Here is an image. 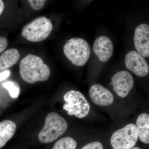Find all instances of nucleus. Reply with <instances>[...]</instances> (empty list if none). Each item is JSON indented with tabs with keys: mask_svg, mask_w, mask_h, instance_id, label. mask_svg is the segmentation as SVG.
I'll return each instance as SVG.
<instances>
[{
	"mask_svg": "<svg viewBox=\"0 0 149 149\" xmlns=\"http://www.w3.org/2000/svg\"><path fill=\"white\" fill-rule=\"evenodd\" d=\"M3 86L8 91L10 95L12 98H17L18 97L20 93V88L17 83L13 81H7L3 83Z\"/></svg>",
	"mask_w": 149,
	"mask_h": 149,
	"instance_id": "dca6fc26",
	"label": "nucleus"
},
{
	"mask_svg": "<svg viewBox=\"0 0 149 149\" xmlns=\"http://www.w3.org/2000/svg\"><path fill=\"white\" fill-rule=\"evenodd\" d=\"M52 21L45 17H40L26 24L22 32L24 38L31 42L46 40L53 29Z\"/></svg>",
	"mask_w": 149,
	"mask_h": 149,
	"instance_id": "20e7f679",
	"label": "nucleus"
},
{
	"mask_svg": "<svg viewBox=\"0 0 149 149\" xmlns=\"http://www.w3.org/2000/svg\"><path fill=\"white\" fill-rule=\"evenodd\" d=\"M125 64L126 68L140 77L148 75L149 66L145 58L137 52L132 51L125 56Z\"/></svg>",
	"mask_w": 149,
	"mask_h": 149,
	"instance_id": "6e6552de",
	"label": "nucleus"
},
{
	"mask_svg": "<svg viewBox=\"0 0 149 149\" xmlns=\"http://www.w3.org/2000/svg\"><path fill=\"white\" fill-rule=\"evenodd\" d=\"M138 138L136 125L130 123L113 134L111 144L113 149H130L135 146Z\"/></svg>",
	"mask_w": 149,
	"mask_h": 149,
	"instance_id": "423d86ee",
	"label": "nucleus"
},
{
	"mask_svg": "<svg viewBox=\"0 0 149 149\" xmlns=\"http://www.w3.org/2000/svg\"><path fill=\"white\" fill-rule=\"evenodd\" d=\"M5 8L4 3L3 1L0 0V15L2 13Z\"/></svg>",
	"mask_w": 149,
	"mask_h": 149,
	"instance_id": "412c9836",
	"label": "nucleus"
},
{
	"mask_svg": "<svg viewBox=\"0 0 149 149\" xmlns=\"http://www.w3.org/2000/svg\"><path fill=\"white\" fill-rule=\"evenodd\" d=\"M19 73L24 81L30 84L48 80L50 76L49 68L42 59L35 55H27L19 63Z\"/></svg>",
	"mask_w": 149,
	"mask_h": 149,
	"instance_id": "f257e3e1",
	"label": "nucleus"
},
{
	"mask_svg": "<svg viewBox=\"0 0 149 149\" xmlns=\"http://www.w3.org/2000/svg\"><path fill=\"white\" fill-rule=\"evenodd\" d=\"M11 72L9 70H5L0 73V82L6 79L10 75Z\"/></svg>",
	"mask_w": 149,
	"mask_h": 149,
	"instance_id": "aec40b11",
	"label": "nucleus"
},
{
	"mask_svg": "<svg viewBox=\"0 0 149 149\" xmlns=\"http://www.w3.org/2000/svg\"><path fill=\"white\" fill-rule=\"evenodd\" d=\"M77 146L75 140L71 137H67L56 142L52 149H75Z\"/></svg>",
	"mask_w": 149,
	"mask_h": 149,
	"instance_id": "2eb2a0df",
	"label": "nucleus"
},
{
	"mask_svg": "<svg viewBox=\"0 0 149 149\" xmlns=\"http://www.w3.org/2000/svg\"><path fill=\"white\" fill-rule=\"evenodd\" d=\"M91 47L88 42L80 38L68 40L63 47L65 56L74 65L82 66L86 64L91 54Z\"/></svg>",
	"mask_w": 149,
	"mask_h": 149,
	"instance_id": "7ed1b4c3",
	"label": "nucleus"
},
{
	"mask_svg": "<svg viewBox=\"0 0 149 149\" xmlns=\"http://www.w3.org/2000/svg\"><path fill=\"white\" fill-rule=\"evenodd\" d=\"M111 85L118 95L125 97L133 88L134 80L132 75L125 70L115 74L111 79Z\"/></svg>",
	"mask_w": 149,
	"mask_h": 149,
	"instance_id": "0eeeda50",
	"label": "nucleus"
},
{
	"mask_svg": "<svg viewBox=\"0 0 149 149\" xmlns=\"http://www.w3.org/2000/svg\"><path fill=\"white\" fill-rule=\"evenodd\" d=\"M67 128L64 118L56 113H50L47 115L44 127L39 133V141L44 143L53 142L64 134Z\"/></svg>",
	"mask_w": 149,
	"mask_h": 149,
	"instance_id": "f03ea898",
	"label": "nucleus"
},
{
	"mask_svg": "<svg viewBox=\"0 0 149 149\" xmlns=\"http://www.w3.org/2000/svg\"><path fill=\"white\" fill-rule=\"evenodd\" d=\"M130 149H141L140 148H138V147H133V148Z\"/></svg>",
	"mask_w": 149,
	"mask_h": 149,
	"instance_id": "4be33fe9",
	"label": "nucleus"
},
{
	"mask_svg": "<svg viewBox=\"0 0 149 149\" xmlns=\"http://www.w3.org/2000/svg\"><path fill=\"white\" fill-rule=\"evenodd\" d=\"M8 44V42L5 37H0V54L6 49Z\"/></svg>",
	"mask_w": 149,
	"mask_h": 149,
	"instance_id": "6ab92c4d",
	"label": "nucleus"
},
{
	"mask_svg": "<svg viewBox=\"0 0 149 149\" xmlns=\"http://www.w3.org/2000/svg\"><path fill=\"white\" fill-rule=\"evenodd\" d=\"M81 149H104V148L100 142H94L85 145Z\"/></svg>",
	"mask_w": 149,
	"mask_h": 149,
	"instance_id": "a211bd4d",
	"label": "nucleus"
},
{
	"mask_svg": "<svg viewBox=\"0 0 149 149\" xmlns=\"http://www.w3.org/2000/svg\"><path fill=\"white\" fill-rule=\"evenodd\" d=\"M16 130V125L11 120H6L0 122V149L11 139Z\"/></svg>",
	"mask_w": 149,
	"mask_h": 149,
	"instance_id": "ddd939ff",
	"label": "nucleus"
},
{
	"mask_svg": "<svg viewBox=\"0 0 149 149\" xmlns=\"http://www.w3.org/2000/svg\"><path fill=\"white\" fill-rule=\"evenodd\" d=\"M47 1L44 0H29L28 1L30 5L32 8L35 10H39L42 9L45 6Z\"/></svg>",
	"mask_w": 149,
	"mask_h": 149,
	"instance_id": "f3484780",
	"label": "nucleus"
},
{
	"mask_svg": "<svg viewBox=\"0 0 149 149\" xmlns=\"http://www.w3.org/2000/svg\"><path fill=\"white\" fill-rule=\"evenodd\" d=\"M134 42L137 52L144 57H149V25L142 24L136 27L134 34Z\"/></svg>",
	"mask_w": 149,
	"mask_h": 149,
	"instance_id": "1a4fd4ad",
	"label": "nucleus"
},
{
	"mask_svg": "<svg viewBox=\"0 0 149 149\" xmlns=\"http://www.w3.org/2000/svg\"><path fill=\"white\" fill-rule=\"evenodd\" d=\"M136 129L140 140L145 144L149 143V115L146 113L139 115L136 123Z\"/></svg>",
	"mask_w": 149,
	"mask_h": 149,
	"instance_id": "f8f14e48",
	"label": "nucleus"
},
{
	"mask_svg": "<svg viewBox=\"0 0 149 149\" xmlns=\"http://www.w3.org/2000/svg\"><path fill=\"white\" fill-rule=\"evenodd\" d=\"M89 95L94 103L101 106L110 105L114 101V97L111 92L98 84L93 85L91 87Z\"/></svg>",
	"mask_w": 149,
	"mask_h": 149,
	"instance_id": "9d476101",
	"label": "nucleus"
},
{
	"mask_svg": "<svg viewBox=\"0 0 149 149\" xmlns=\"http://www.w3.org/2000/svg\"><path fill=\"white\" fill-rule=\"evenodd\" d=\"M20 54L18 50L11 49L5 51L0 56V70L13 66L19 60Z\"/></svg>",
	"mask_w": 149,
	"mask_h": 149,
	"instance_id": "4468645a",
	"label": "nucleus"
},
{
	"mask_svg": "<svg viewBox=\"0 0 149 149\" xmlns=\"http://www.w3.org/2000/svg\"><path fill=\"white\" fill-rule=\"evenodd\" d=\"M65 103L63 109L70 116L83 118L89 114L90 105L85 97L79 91H70L64 95Z\"/></svg>",
	"mask_w": 149,
	"mask_h": 149,
	"instance_id": "39448f33",
	"label": "nucleus"
},
{
	"mask_svg": "<svg viewBox=\"0 0 149 149\" xmlns=\"http://www.w3.org/2000/svg\"><path fill=\"white\" fill-rule=\"evenodd\" d=\"M93 50L100 61H107L113 53V44L108 37L101 36L95 41L93 45Z\"/></svg>",
	"mask_w": 149,
	"mask_h": 149,
	"instance_id": "9b49d317",
	"label": "nucleus"
}]
</instances>
